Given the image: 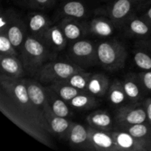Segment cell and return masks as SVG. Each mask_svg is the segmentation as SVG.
Here are the masks:
<instances>
[{
    "label": "cell",
    "instance_id": "10",
    "mask_svg": "<svg viewBox=\"0 0 151 151\" xmlns=\"http://www.w3.org/2000/svg\"><path fill=\"white\" fill-rule=\"evenodd\" d=\"M23 80L30 100L44 114V113L50 109L46 87L43 86L35 80L29 78H23Z\"/></svg>",
    "mask_w": 151,
    "mask_h": 151
},
{
    "label": "cell",
    "instance_id": "28",
    "mask_svg": "<svg viewBox=\"0 0 151 151\" xmlns=\"http://www.w3.org/2000/svg\"><path fill=\"white\" fill-rule=\"evenodd\" d=\"M108 97L110 103L114 106H118L125 103L128 97L124 90L122 81L114 80L111 84H110L108 91Z\"/></svg>",
    "mask_w": 151,
    "mask_h": 151
},
{
    "label": "cell",
    "instance_id": "32",
    "mask_svg": "<svg viewBox=\"0 0 151 151\" xmlns=\"http://www.w3.org/2000/svg\"><path fill=\"white\" fill-rule=\"evenodd\" d=\"M137 75L144 88V91L151 93V69L143 71Z\"/></svg>",
    "mask_w": 151,
    "mask_h": 151
},
{
    "label": "cell",
    "instance_id": "13",
    "mask_svg": "<svg viewBox=\"0 0 151 151\" xmlns=\"http://www.w3.org/2000/svg\"><path fill=\"white\" fill-rule=\"evenodd\" d=\"M66 138L72 147L90 150L88 127L86 128L80 123L72 122Z\"/></svg>",
    "mask_w": 151,
    "mask_h": 151
},
{
    "label": "cell",
    "instance_id": "9",
    "mask_svg": "<svg viewBox=\"0 0 151 151\" xmlns=\"http://www.w3.org/2000/svg\"><path fill=\"white\" fill-rule=\"evenodd\" d=\"M89 149L99 151H117L112 132L88 127Z\"/></svg>",
    "mask_w": 151,
    "mask_h": 151
},
{
    "label": "cell",
    "instance_id": "33",
    "mask_svg": "<svg viewBox=\"0 0 151 151\" xmlns=\"http://www.w3.org/2000/svg\"><path fill=\"white\" fill-rule=\"evenodd\" d=\"M145 109L146 113H147V122L151 125V97L145 99L143 103Z\"/></svg>",
    "mask_w": 151,
    "mask_h": 151
},
{
    "label": "cell",
    "instance_id": "4",
    "mask_svg": "<svg viewBox=\"0 0 151 151\" xmlns=\"http://www.w3.org/2000/svg\"><path fill=\"white\" fill-rule=\"evenodd\" d=\"M82 70H84L83 68L75 63L52 60L43 65L36 75L41 83L51 84L66 81L71 75Z\"/></svg>",
    "mask_w": 151,
    "mask_h": 151
},
{
    "label": "cell",
    "instance_id": "3",
    "mask_svg": "<svg viewBox=\"0 0 151 151\" xmlns=\"http://www.w3.org/2000/svg\"><path fill=\"white\" fill-rule=\"evenodd\" d=\"M99 63L109 72L120 70L125 66L128 52L125 46L116 40L104 41L97 45Z\"/></svg>",
    "mask_w": 151,
    "mask_h": 151
},
{
    "label": "cell",
    "instance_id": "37",
    "mask_svg": "<svg viewBox=\"0 0 151 151\" xmlns=\"http://www.w3.org/2000/svg\"><path fill=\"white\" fill-rule=\"evenodd\" d=\"M150 151H151V150H150Z\"/></svg>",
    "mask_w": 151,
    "mask_h": 151
},
{
    "label": "cell",
    "instance_id": "26",
    "mask_svg": "<svg viewBox=\"0 0 151 151\" xmlns=\"http://www.w3.org/2000/svg\"><path fill=\"white\" fill-rule=\"evenodd\" d=\"M120 130L125 131L136 138L151 141V125L148 122L134 125H119Z\"/></svg>",
    "mask_w": 151,
    "mask_h": 151
},
{
    "label": "cell",
    "instance_id": "17",
    "mask_svg": "<svg viewBox=\"0 0 151 151\" xmlns=\"http://www.w3.org/2000/svg\"><path fill=\"white\" fill-rule=\"evenodd\" d=\"M51 26V21L43 13H32L29 15L28 18L27 28L30 32V35L41 39L46 31Z\"/></svg>",
    "mask_w": 151,
    "mask_h": 151
},
{
    "label": "cell",
    "instance_id": "25",
    "mask_svg": "<svg viewBox=\"0 0 151 151\" xmlns=\"http://www.w3.org/2000/svg\"><path fill=\"white\" fill-rule=\"evenodd\" d=\"M49 87L52 89L60 98L64 100L67 103H69L72 98H74L78 94L82 92L79 89L71 86L65 81L53 83L50 84Z\"/></svg>",
    "mask_w": 151,
    "mask_h": 151
},
{
    "label": "cell",
    "instance_id": "12",
    "mask_svg": "<svg viewBox=\"0 0 151 151\" xmlns=\"http://www.w3.org/2000/svg\"><path fill=\"white\" fill-rule=\"evenodd\" d=\"M0 64L1 74L14 78H22L24 76L26 70L20 58L18 56L1 53Z\"/></svg>",
    "mask_w": 151,
    "mask_h": 151
},
{
    "label": "cell",
    "instance_id": "19",
    "mask_svg": "<svg viewBox=\"0 0 151 151\" xmlns=\"http://www.w3.org/2000/svg\"><path fill=\"white\" fill-rule=\"evenodd\" d=\"M110 82L107 76L102 73L91 74L86 88V92L96 97H103L108 93Z\"/></svg>",
    "mask_w": 151,
    "mask_h": 151
},
{
    "label": "cell",
    "instance_id": "34",
    "mask_svg": "<svg viewBox=\"0 0 151 151\" xmlns=\"http://www.w3.org/2000/svg\"><path fill=\"white\" fill-rule=\"evenodd\" d=\"M35 1L38 8H47L52 4L53 0H35Z\"/></svg>",
    "mask_w": 151,
    "mask_h": 151
},
{
    "label": "cell",
    "instance_id": "2",
    "mask_svg": "<svg viewBox=\"0 0 151 151\" xmlns=\"http://www.w3.org/2000/svg\"><path fill=\"white\" fill-rule=\"evenodd\" d=\"M54 56L42 39L32 35H27L20 51V59L26 72L36 75L41 66Z\"/></svg>",
    "mask_w": 151,
    "mask_h": 151
},
{
    "label": "cell",
    "instance_id": "22",
    "mask_svg": "<svg viewBox=\"0 0 151 151\" xmlns=\"http://www.w3.org/2000/svg\"><path fill=\"white\" fill-rule=\"evenodd\" d=\"M89 126L97 130L109 131L113 125L112 116L104 111H97L90 114L86 117Z\"/></svg>",
    "mask_w": 151,
    "mask_h": 151
},
{
    "label": "cell",
    "instance_id": "1",
    "mask_svg": "<svg viewBox=\"0 0 151 151\" xmlns=\"http://www.w3.org/2000/svg\"><path fill=\"white\" fill-rule=\"evenodd\" d=\"M0 111L12 122L37 141L54 147L43 112L29 99L22 78L1 74Z\"/></svg>",
    "mask_w": 151,
    "mask_h": 151
},
{
    "label": "cell",
    "instance_id": "24",
    "mask_svg": "<svg viewBox=\"0 0 151 151\" xmlns=\"http://www.w3.org/2000/svg\"><path fill=\"white\" fill-rule=\"evenodd\" d=\"M127 31L131 35L147 37L151 35V25L144 18L133 17L127 22Z\"/></svg>",
    "mask_w": 151,
    "mask_h": 151
},
{
    "label": "cell",
    "instance_id": "30",
    "mask_svg": "<svg viewBox=\"0 0 151 151\" xmlns=\"http://www.w3.org/2000/svg\"><path fill=\"white\" fill-rule=\"evenodd\" d=\"M91 75V73L82 70L71 75L65 81L75 88L79 89L80 91H86L87 85H88Z\"/></svg>",
    "mask_w": 151,
    "mask_h": 151
},
{
    "label": "cell",
    "instance_id": "23",
    "mask_svg": "<svg viewBox=\"0 0 151 151\" xmlns=\"http://www.w3.org/2000/svg\"><path fill=\"white\" fill-rule=\"evenodd\" d=\"M114 24L111 19L95 18L90 22L89 30L93 35L100 37H109L114 32Z\"/></svg>",
    "mask_w": 151,
    "mask_h": 151
},
{
    "label": "cell",
    "instance_id": "31",
    "mask_svg": "<svg viewBox=\"0 0 151 151\" xmlns=\"http://www.w3.org/2000/svg\"><path fill=\"white\" fill-rule=\"evenodd\" d=\"M0 52L2 54L19 57V52L13 45L5 32H0Z\"/></svg>",
    "mask_w": 151,
    "mask_h": 151
},
{
    "label": "cell",
    "instance_id": "27",
    "mask_svg": "<svg viewBox=\"0 0 151 151\" xmlns=\"http://www.w3.org/2000/svg\"><path fill=\"white\" fill-rule=\"evenodd\" d=\"M95 97L94 95L86 91H82L72 98L68 103V104L73 109L78 110L89 109L97 104V100Z\"/></svg>",
    "mask_w": 151,
    "mask_h": 151
},
{
    "label": "cell",
    "instance_id": "29",
    "mask_svg": "<svg viewBox=\"0 0 151 151\" xmlns=\"http://www.w3.org/2000/svg\"><path fill=\"white\" fill-rule=\"evenodd\" d=\"M62 12L66 17L80 19L85 17L86 9L83 2L77 0H72L63 4Z\"/></svg>",
    "mask_w": 151,
    "mask_h": 151
},
{
    "label": "cell",
    "instance_id": "35",
    "mask_svg": "<svg viewBox=\"0 0 151 151\" xmlns=\"http://www.w3.org/2000/svg\"><path fill=\"white\" fill-rule=\"evenodd\" d=\"M143 18L151 25V6L148 9H147L145 13L143 15Z\"/></svg>",
    "mask_w": 151,
    "mask_h": 151
},
{
    "label": "cell",
    "instance_id": "18",
    "mask_svg": "<svg viewBox=\"0 0 151 151\" xmlns=\"http://www.w3.org/2000/svg\"><path fill=\"white\" fill-rule=\"evenodd\" d=\"M133 52L134 63L143 71L151 69V42L145 41L137 44Z\"/></svg>",
    "mask_w": 151,
    "mask_h": 151
},
{
    "label": "cell",
    "instance_id": "15",
    "mask_svg": "<svg viewBox=\"0 0 151 151\" xmlns=\"http://www.w3.org/2000/svg\"><path fill=\"white\" fill-rule=\"evenodd\" d=\"M137 0H114L109 7V17L115 24L122 23L131 13Z\"/></svg>",
    "mask_w": 151,
    "mask_h": 151
},
{
    "label": "cell",
    "instance_id": "16",
    "mask_svg": "<svg viewBox=\"0 0 151 151\" xmlns=\"http://www.w3.org/2000/svg\"><path fill=\"white\" fill-rule=\"evenodd\" d=\"M60 27L68 41H78L85 35L86 32L85 25L75 18L66 17L62 20Z\"/></svg>",
    "mask_w": 151,
    "mask_h": 151
},
{
    "label": "cell",
    "instance_id": "5",
    "mask_svg": "<svg viewBox=\"0 0 151 151\" xmlns=\"http://www.w3.org/2000/svg\"><path fill=\"white\" fill-rule=\"evenodd\" d=\"M69 58L78 66H88L99 63L97 55V46L88 40L75 41L69 47Z\"/></svg>",
    "mask_w": 151,
    "mask_h": 151
},
{
    "label": "cell",
    "instance_id": "7",
    "mask_svg": "<svg viewBox=\"0 0 151 151\" xmlns=\"http://www.w3.org/2000/svg\"><path fill=\"white\" fill-rule=\"evenodd\" d=\"M115 118L119 125H134L147 122V113L144 106L133 105L122 106L116 111Z\"/></svg>",
    "mask_w": 151,
    "mask_h": 151
},
{
    "label": "cell",
    "instance_id": "21",
    "mask_svg": "<svg viewBox=\"0 0 151 151\" xmlns=\"http://www.w3.org/2000/svg\"><path fill=\"white\" fill-rule=\"evenodd\" d=\"M47 99L50 107L55 115L68 118L72 115V111L67 105V102L60 98L52 89L49 86L46 87Z\"/></svg>",
    "mask_w": 151,
    "mask_h": 151
},
{
    "label": "cell",
    "instance_id": "8",
    "mask_svg": "<svg viewBox=\"0 0 151 151\" xmlns=\"http://www.w3.org/2000/svg\"><path fill=\"white\" fill-rule=\"evenodd\" d=\"M0 32H5L15 48L20 52L27 38L25 36L26 26L18 16L9 10V20L5 31Z\"/></svg>",
    "mask_w": 151,
    "mask_h": 151
},
{
    "label": "cell",
    "instance_id": "11",
    "mask_svg": "<svg viewBox=\"0 0 151 151\" xmlns=\"http://www.w3.org/2000/svg\"><path fill=\"white\" fill-rule=\"evenodd\" d=\"M47 129L51 135L60 137H67L68 132L71 128L72 122L66 117L57 116L51 110L49 109L44 113Z\"/></svg>",
    "mask_w": 151,
    "mask_h": 151
},
{
    "label": "cell",
    "instance_id": "36",
    "mask_svg": "<svg viewBox=\"0 0 151 151\" xmlns=\"http://www.w3.org/2000/svg\"><path fill=\"white\" fill-rule=\"evenodd\" d=\"M29 7H36V4H35V0H24Z\"/></svg>",
    "mask_w": 151,
    "mask_h": 151
},
{
    "label": "cell",
    "instance_id": "6",
    "mask_svg": "<svg viewBox=\"0 0 151 151\" xmlns=\"http://www.w3.org/2000/svg\"><path fill=\"white\" fill-rule=\"evenodd\" d=\"M117 151H147L151 150V141L136 138L125 131H113Z\"/></svg>",
    "mask_w": 151,
    "mask_h": 151
},
{
    "label": "cell",
    "instance_id": "14",
    "mask_svg": "<svg viewBox=\"0 0 151 151\" xmlns=\"http://www.w3.org/2000/svg\"><path fill=\"white\" fill-rule=\"evenodd\" d=\"M41 39L53 53L63 50L68 41L61 27L57 25H52L43 35Z\"/></svg>",
    "mask_w": 151,
    "mask_h": 151
},
{
    "label": "cell",
    "instance_id": "20",
    "mask_svg": "<svg viewBox=\"0 0 151 151\" xmlns=\"http://www.w3.org/2000/svg\"><path fill=\"white\" fill-rule=\"evenodd\" d=\"M124 90L127 97L133 102L138 101L142 97V91H144L138 75L134 74H128L122 81Z\"/></svg>",
    "mask_w": 151,
    "mask_h": 151
}]
</instances>
